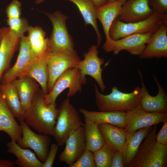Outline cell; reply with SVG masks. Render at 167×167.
Instances as JSON below:
<instances>
[{"instance_id": "f35d334b", "label": "cell", "mask_w": 167, "mask_h": 167, "mask_svg": "<svg viewBox=\"0 0 167 167\" xmlns=\"http://www.w3.org/2000/svg\"><path fill=\"white\" fill-rule=\"evenodd\" d=\"M14 162L8 160H0V167H14Z\"/></svg>"}, {"instance_id": "44dd1931", "label": "cell", "mask_w": 167, "mask_h": 167, "mask_svg": "<svg viewBox=\"0 0 167 167\" xmlns=\"http://www.w3.org/2000/svg\"><path fill=\"white\" fill-rule=\"evenodd\" d=\"M79 112L84 117L99 125L107 123L121 128L125 127L126 112L115 111H94L79 109Z\"/></svg>"}, {"instance_id": "8fae6325", "label": "cell", "mask_w": 167, "mask_h": 167, "mask_svg": "<svg viewBox=\"0 0 167 167\" xmlns=\"http://www.w3.org/2000/svg\"><path fill=\"white\" fill-rule=\"evenodd\" d=\"M126 120L123 129L127 134L163 123L167 120V113H148L143 110L139 106L126 112Z\"/></svg>"}, {"instance_id": "4316f807", "label": "cell", "mask_w": 167, "mask_h": 167, "mask_svg": "<svg viewBox=\"0 0 167 167\" xmlns=\"http://www.w3.org/2000/svg\"><path fill=\"white\" fill-rule=\"evenodd\" d=\"M15 87L24 111L31 106L36 93V86L32 78L26 76L20 77L11 82Z\"/></svg>"}, {"instance_id": "f1b7e54d", "label": "cell", "mask_w": 167, "mask_h": 167, "mask_svg": "<svg viewBox=\"0 0 167 167\" xmlns=\"http://www.w3.org/2000/svg\"><path fill=\"white\" fill-rule=\"evenodd\" d=\"M27 32V39L30 47L36 58L41 57L48 52L49 39L40 27L29 26Z\"/></svg>"}, {"instance_id": "ab89813d", "label": "cell", "mask_w": 167, "mask_h": 167, "mask_svg": "<svg viewBox=\"0 0 167 167\" xmlns=\"http://www.w3.org/2000/svg\"><path fill=\"white\" fill-rule=\"evenodd\" d=\"M109 0H93L95 7H100L108 3Z\"/></svg>"}, {"instance_id": "f546056e", "label": "cell", "mask_w": 167, "mask_h": 167, "mask_svg": "<svg viewBox=\"0 0 167 167\" xmlns=\"http://www.w3.org/2000/svg\"><path fill=\"white\" fill-rule=\"evenodd\" d=\"M83 126L86 149L93 152L104 145L105 142L98 125L85 118Z\"/></svg>"}, {"instance_id": "9c48e42d", "label": "cell", "mask_w": 167, "mask_h": 167, "mask_svg": "<svg viewBox=\"0 0 167 167\" xmlns=\"http://www.w3.org/2000/svg\"><path fill=\"white\" fill-rule=\"evenodd\" d=\"M20 41L19 52L16 62L12 67L3 74L0 84L11 82L24 75L37 58L30 47L27 37L24 36Z\"/></svg>"}, {"instance_id": "83f0119b", "label": "cell", "mask_w": 167, "mask_h": 167, "mask_svg": "<svg viewBox=\"0 0 167 167\" xmlns=\"http://www.w3.org/2000/svg\"><path fill=\"white\" fill-rule=\"evenodd\" d=\"M75 4L84 19L85 26L91 25L94 29L97 37V46H99L102 37L97 23L96 8L93 0H66Z\"/></svg>"}, {"instance_id": "d6986e66", "label": "cell", "mask_w": 167, "mask_h": 167, "mask_svg": "<svg viewBox=\"0 0 167 167\" xmlns=\"http://www.w3.org/2000/svg\"><path fill=\"white\" fill-rule=\"evenodd\" d=\"M15 118L0 91V131L5 132L11 140L18 143L22 138V130Z\"/></svg>"}, {"instance_id": "2e32d148", "label": "cell", "mask_w": 167, "mask_h": 167, "mask_svg": "<svg viewBox=\"0 0 167 167\" xmlns=\"http://www.w3.org/2000/svg\"><path fill=\"white\" fill-rule=\"evenodd\" d=\"M149 0H126L118 17L125 23H134L144 20L154 12L148 4Z\"/></svg>"}, {"instance_id": "277c9868", "label": "cell", "mask_w": 167, "mask_h": 167, "mask_svg": "<svg viewBox=\"0 0 167 167\" xmlns=\"http://www.w3.org/2000/svg\"><path fill=\"white\" fill-rule=\"evenodd\" d=\"M167 23V14L155 11L147 18L134 23H124L117 17L110 28L109 36L116 40L134 34H153L162 24Z\"/></svg>"}, {"instance_id": "cb8c5ba5", "label": "cell", "mask_w": 167, "mask_h": 167, "mask_svg": "<svg viewBox=\"0 0 167 167\" xmlns=\"http://www.w3.org/2000/svg\"><path fill=\"white\" fill-rule=\"evenodd\" d=\"M6 146L8 152L17 158L14 162L15 165L20 167H42L43 163L29 149L21 148L12 140L7 143Z\"/></svg>"}, {"instance_id": "6da1fadb", "label": "cell", "mask_w": 167, "mask_h": 167, "mask_svg": "<svg viewBox=\"0 0 167 167\" xmlns=\"http://www.w3.org/2000/svg\"><path fill=\"white\" fill-rule=\"evenodd\" d=\"M56 104L47 105L44 94H35L29 108L25 111L24 121L40 133L52 135L56 122L58 109Z\"/></svg>"}, {"instance_id": "ba28073f", "label": "cell", "mask_w": 167, "mask_h": 167, "mask_svg": "<svg viewBox=\"0 0 167 167\" xmlns=\"http://www.w3.org/2000/svg\"><path fill=\"white\" fill-rule=\"evenodd\" d=\"M80 61L76 51L49 53L47 61L49 73L48 92L51 90L57 79L65 71L76 67Z\"/></svg>"}, {"instance_id": "d4e9b609", "label": "cell", "mask_w": 167, "mask_h": 167, "mask_svg": "<svg viewBox=\"0 0 167 167\" xmlns=\"http://www.w3.org/2000/svg\"><path fill=\"white\" fill-rule=\"evenodd\" d=\"M48 52L44 55L37 58L29 69L23 76L29 77L36 81L41 86L42 92L44 95L48 93Z\"/></svg>"}, {"instance_id": "b9f144b4", "label": "cell", "mask_w": 167, "mask_h": 167, "mask_svg": "<svg viewBox=\"0 0 167 167\" xmlns=\"http://www.w3.org/2000/svg\"><path fill=\"white\" fill-rule=\"evenodd\" d=\"M45 0H36L35 2L36 4L41 3L45 1Z\"/></svg>"}, {"instance_id": "7402d4cb", "label": "cell", "mask_w": 167, "mask_h": 167, "mask_svg": "<svg viewBox=\"0 0 167 167\" xmlns=\"http://www.w3.org/2000/svg\"><path fill=\"white\" fill-rule=\"evenodd\" d=\"M98 125L105 143L113 152L122 151L127 134L124 129L107 123Z\"/></svg>"}, {"instance_id": "5bb4252c", "label": "cell", "mask_w": 167, "mask_h": 167, "mask_svg": "<svg viewBox=\"0 0 167 167\" xmlns=\"http://www.w3.org/2000/svg\"><path fill=\"white\" fill-rule=\"evenodd\" d=\"M143 92L139 106L144 111L148 113H167V95L163 87L159 83L156 76L153 77L158 88V92L155 96L151 95L143 79L141 72L139 71Z\"/></svg>"}, {"instance_id": "e575fe53", "label": "cell", "mask_w": 167, "mask_h": 167, "mask_svg": "<svg viewBox=\"0 0 167 167\" xmlns=\"http://www.w3.org/2000/svg\"><path fill=\"white\" fill-rule=\"evenodd\" d=\"M148 4L154 11L167 14V0H149Z\"/></svg>"}, {"instance_id": "7a4b0ae2", "label": "cell", "mask_w": 167, "mask_h": 167, "mask_svg": "<svg viewBox=\"0 0 167 167\" xmlns=\"http://www.w3.org/2000/svg\"><path fill=\"white\" fill-rule=\"evenodd\" d=\"M156 128H152L141 143L135 157L127 167H166L167 144L156 140Z\"/></svg>"}, {"instance_id": "ac0fdd59", "label": "cell", "mask_w": 167, "mask_h": 167, "mask_svg": "<svg viewBox=\"0 0 167 167\" xmlns=\"http://www.w3.org/2000/svg\"><path fill=\"white\" fill-rule=\"evenodd\" d=\"M153 34H134L113 40L112 52L116 55L125 50L132 55L139 56Z\"/></svg>"}, {"instance_id": "d6a6232c", "label": "cell", "mask_w": 167, "mask_h": 167, "mask_svg": "<svg viewBox=\"0 0 167 167\" xmlns=\"http://www.w3.org/2000/svg\"><path fill=\"white\" fill-rule=\"evenodd\" d=\"M70 167H96L93 152L86 149L79 157Z\"/></svg>"}, {"instance_id": "3957f363", "label": "cell", "mask_w": 167, "mask_h": 167, "mask_svg": "<svg viewBox=\"0 0 167 167\" xmlns=\"http://www.w3.org/2000/svg\"><path fill=\"white\" fill-rule=\"evenodd\" d=\"M94 91L96 105L100 111L126 112L139 106L143 89L137 86L132 92L126 93L114 86L110 93L105 95L100 92L95 84Z\"/></svg>"}, {"instance_id": "30bf717a", "label": "cell", "mask_w": 167, "mask_h": 167, "mask_svg": "<svg viewBox=\"0 0 167 167\" xmlns=\"http://www.w3.org/2000/svg\"><path fill=\"white\" fill-rule=\"evenodd\" d=\"M22 130V136L20 142L17 143L21 148H30L36 154L38 159L44 162L47 156L51 139L48 135L37 134L33 131L25 122H20Z\"/></svg>"}, {"instance_id": "4fadbf2b", "label": "cell", "mask_w": 167, "mask_h": 167, "mask_svg": "<svg viewBox=\"0 0 167 167\" xmlns=\"http://www.w3.org/2000/svg\"><path fill=\"white\" fill-rule=\"evenodd\" d=\"M126 1L116 0L96 9L97 19L102 24L106 37V41L103 45V49L106 52L112 51L113 40L110 37V29L113 21L118 16L121 8Z\"/></svg>"}, {"instance_id": "9a60e30c", "label": "cell", "mask_w": 167, "mask_h": 167, "mask_svg": "<svg viewBox=\"0 0 167 167\" xmlns=\"http://www.w3.org/2000/svg\"><path fill=\"white\" fill-rule=\"evenodd\" d=\"M65 147L58 157L59 161L69 166L79 157L86 149L83 126L72 131L66 141Z\"/></svg>"}, {"instance_id": "603a6c76", "label": "cell", "mask_w": 167, "mask_h": 167, "mask_svg": "<svg viewBox=\"0 0 167 167\" xmlns=\"http://www.w3.org/2000/svg\"><path fill=\"white\" fill-rule=\"evenodd\" d=\"M152 128V126L143 128L126 134L122 150L125 167H128L137 153L141 143Z\"/></svg>"}, {"instance_id": "7c38bea8", "label": "cell", "mask_w": 167, "mask_h": 167, "mask_svg": "<svg viewBox=\"0 0 167 167\" xmlns=\"http://www.w3.org/2000/svg\"><path fill=\"white\" fill-rule=\"evenodd\" d=\"M97 45H92L88 52L84 54V58L78 64L76 67L78 68L83 78L88 75L93 78L97 84L101 91L103 92L106 88L102 78L101 66L104 62V58L98 56Z\"/></svg>"}, {"instance_id": "484cf974", "label": "cell", "mask_w": 167, "mask_h": 167, "mask_svg": "<svg viewBox=\"0 0 167 167\" xmlns=\"http://www.w3.org/2000/svg\"><path fill=\"white\" fill-rule=\"evenodd\" d=\"M0 91L15 117L20 122L24 121L25 111L17 90L12 82L0 84Z\"/></svg>"}, {"instance_id": "d590c367", "label": "cell", "mask_w": 167, "mask_h": 167, "mask_svg": "<svg viewBox=\"0 0 167 167\" xmlns=\"http://www.w3.org/2000/svg\"><path fill=\"white\" fill-rule=\"evenodd\" d=\"M57 143H52L45 161L43 163L42 167H51L54 163L59 147Z\"/></svg>"}, {"instance_id": "836d02e7", "label": "cell", "mask_w": 167, "mask_h": 167, "mask_svg": "<svg viewBox=\"0 0 167 167\" xmlns=\"http://www.w3.org/2000/svg\"><path fill=\"white\" fill-rule=\"evenodd\" d=\"M21 3L17 0H13L6 7V13L8 18H20Z\"/></svg>"}, {"instance_id": "4dcf8cb0", "label": "cell", "mask_w": 167, "mask_h": 167, "mask_svg": "<svg viewBox=\"0 0 167 167\" xmlns=\"http://www.w3.org/2000/svg\"><path fill=\"white\" fill-rule=\"evenodd\" d=\"M113 152L106 144L93 152L96 167H110Z\"/></svg>"}, {"instance_id": "74e56055", "label": "cell", "mask_w": 167, "mask_h": 167, "mask_svg": "<svg viewBox=\"0 0 167 167\" xmlns=\"http://www.w3.org/2000/svg\"><path fill=\"white\" fill-rule=\"evenodd\" d=\"M163 123L162 127L156 134V140L160 143L165 144H167V120Z\"/></svg>"}, {"instance_id": "8992f818", "label": "cell", "mask_w": 167, "mask_h": 167, "mask_svg": "<svg viewBox=\"0 0 167 167\" xmlns=\"http://www.w3.org/2000/svg\"><path fill=\"white\" fill-rule=\"evenodd\" d=\"M53 25V30L49 39L48 51L49 54L61 51L74 52V44L66 25L67 16L60 11L45 13Z\"/></svg>"}, {"instance_id": "52a82bcc", "label": "cell", "mask_w": 167, "mask_h": 167, "mask_svg": "<svg viewBox=\"0 0 167 167\" xmlns=\"http://www.w3.org/2000/svg\"><path fill=\"white\" fill-rule=\"evenodd\" d=\"M86 82V78L82 77L78 68L76 67L69 68L58 78L51 90L44 95L45 102L47 105L55 104L58 96L67 88L69 90L67 97L74 96L81 91L82 85Z\"/></svg>"}, {"instance_id": "1f68e13d", "label": "cell", "mask_w": 167, "mask_h": 167, "mask_svg": "<svg viewBox=\"0 0 167 167\" xmlns=\"http://www.w3.org/2000/svg\"><path fill=\"white\" fill-rule=\"evenodd\" d=\"M6 23L10 29L20 39L27 32L29 26L27 19L24 18H8Z\"/></svg>"}, {"instance_id": "5b68a950", "label": "cell", "mask_w": 167, "mask_h": 167, "mask_svg": "<svg viewBox=\"0 0 167 167\" xmlns=\"http://www.w3.org/2000/svg\"><path fill=\"white\" fill-rule=\"evenodd\" d=\"M84 125L78 111L70 103L69 98L67 97L58 109L52 135L58 146H62L72 131Z\"/></svg>"}, {"instance_id": "ffe728a7", "label": "cell", "mask_w": 167, "mask_h": 167, "mask_svg": "<svg viewBox=\"0 0 167 167\" xmlns=\"http://www.w3.org/2000/svg\"><path fill=\"white\" fill-rule=\"evenodd\" d=\"M3 36L0 45V84L2 76L9 65L19 41L9 27L2 28Z\"/></svg>"}, {"instance_id": "8d00e7d4", "label": "cell", "mask_w": 167, "mask_h": 167, "mask_svg": "<svg viewBox=\"0 0 167 167\" xmlns=\"http://www.w3.org/2000/svg\"><path fill=\"white\" fill-rule=\"evenodd\" d=\"M110 167H125L122 151L113 152Z\"/></svg>"}, {"instance_id": "60d3db41", "label": "cell", "mask_w": 167, "mask_h": 167, "mask_svg": "<svg viewBox=\"0 0 167 167\" xmlns=\"http://www.w3.org/2000/svg\"><path fill=\"white\" fill-rule=\"evenodd\" d=\"M3 36V33L2 28H0V45H1Z\"/></svg>"}, {"instance_id": "e0dca14e", "label": "cell", "mask_w": 167, "mask_h": 167, "mask_svg": "<svg viewBox=\"0 0 167 167\" xmlns=\"http://www.w3.org/2000/svg\"><path fill=\"white\" fill-rule=\"evenodd\" d=\"M139 56L141 59L167 58V23L162 24L153 34Z\"/></svg>"}, {"instance_id": "7bdbcfd3", "label": "cell", "mask_w": 167, "mask_h": 167, "mask_svg": "<svg viewBox=\"0 0 167 167\" xmlns=\"http://www.w3.org/2000/svg\"><path fill=\"white\" fill-rule=\"evenodd\" d=\"M115 0H109L108 2H112L114 1H115Z\"/></svg>"}]
</instances>
